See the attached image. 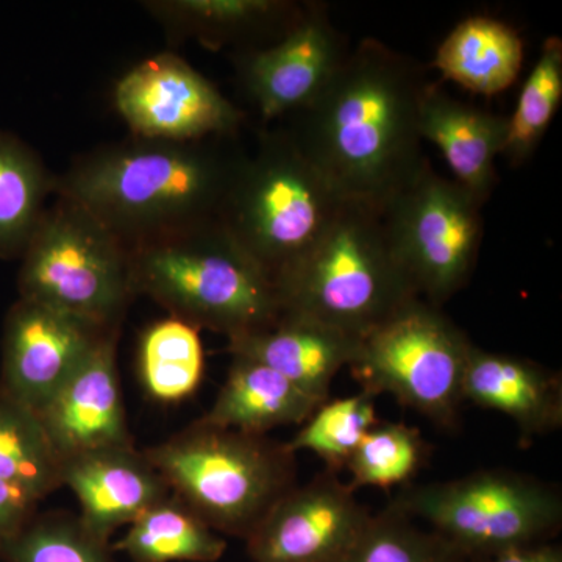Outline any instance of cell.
I'll list each match as a JSON object with an SVG mask.
<instances>
[{"instance_id":"14","label":"cell","mask_w":562,"mask_h":562,"mask_svg":"<svg viewBox=\"0 0 562 562\" xmlns=\"http://www.w3.org/2000/svg\"><path fill=\"white\" fill-rule=\"evenodd\" d=\"M346 55V44L328 18L312 10L302 13L279 43L244 52L239 77L262 120L271 121L308 106Z\"/></svg>"},{"instance_id":"19","label":"cell","mask_w":562,"mask_h":562,"mask_svg":"<svg viewBox=\"0 0 562 562\" xmlns=\"http://www.w3.org/2000/svg\"><path fill=\"white\" fill-rule=\"evenodd\" d=\"M419 131L422 139L441 150L453 180L480 202L486 201L495 183V160L505 149L508 117L475 109L427 85Z\"/></svg>"},{"instance_id":"3","label":"cell","mask_w":562,"mask_h":562,"mask_svg":"<svg viewBox=\"0 0 562 562\" xmlns=\"http://www.w3.org/2000/svg\"><path fill=\"white\" fill-rule=\"evenodd\" d=\"M128 258L135 295L199 331L239 338L280 317L271 277L220 221L133 247Z\"/></svg>"},{"instance_id":"9","label":"cell","mask_w":562,"mask_h":562,"mask_svg":"<svg viewBox=\"0 0 562 562\" xmlns=\"http://www.w3.org/2000/svg\"><path fill=\"white\" fill-rule=\"evenodd\" d=\"M472 346L439 306L413 299L361 339L347 369L361 391L391 395L438 427L454 428Z\"/></svg>"},{"instance_id":"27","label":"cell","mask_w":562,"mask_h":562,"mask_svg":"<svg viewBox=\"0 0 562 562\" xmlns=\"http://www.w3.org/2000/svg\"><path fill=\"white\" fill-rule=\"evenodd\" d=\"M376 420L375 397L360 390L322 403L284 446L292 454H316L327 471L339 473Z\"/></svg>"},{"instance_id":"5","label":"cell","mask_w":562,"mask_h":562,"mask_svg":"<svg viewBox=\"0 0 562 562\" xmlns=\"http://www.w3.org/2000/svg\"><path fill=\"white\" fill-rule=\"evenodd\" d=\"M172 495L222 536L246 541L295 486V454L268 436L199 419L144 450Z\"/></svg>"},{"instance_id":"13","label":"cell","mask_w":562,"mask_h":562,"mask_svg":"<svg viewBox=\"0 0 562 562\" xmlns=\"http://www.w3.org/2000/svg\"><path fill=\"white\" fill-rule=\"evenodd\" d=\"M111 333L120 330L18 299L3 324L0 391L38 413Z\"/></svg>"},{"instance_id":"7","label":"cell","mask_w":562,"mask_h":562,"mask_svg":"<svg viewBox=\"0 0 562 562\" xmlns=\"http://www.w3.org/2000/svg\"><path fill=\"white\" fill-rule=\"evenodd\" d=\"M391 505L465 561L553 541L562 527L561 492L506 469L408 486Z\"/></svg>"},{"instance_id":"12","label":"cell","mask_w":562,"mask_h":562,"mask_svg":"<svg viewBox=\"0 0 562 562\" xmlns=\"http://www.w3.org/2000/svg\"><path fill=\"white\" fill-rule=\"evenodd\" d=\"M349 483L325 469L292 486L246 539L254 562H342L371 520Z\"/></svg>"},{"instance_id":"8","label":"cell","mask_w":562,"mask_h":562,"mask_svg":"<svg viewBox=\"0 0 562 562\" xmlns=\"http://www.w3.org/2000/svg\"><path fill=\"white\" fill-rule=\"evenodd\" d=\"M21 260V299L121 330L136 297L128 249L87 210L57 195Z\"/></svg>"},{"instance_id":"25","label":"cell","mask_w":562,"mask_h":562,"mask_svg":"<svg viewBox=\"0 0 562 562\" xmlns=\"http://www.w3.org/2000/svg\"><path fill=\"white\" fill-rule=\"evenodd\" d=\"M136 371L151 401L162 405L187 401L205 375L201 331L172 316L154 322L140 333Z\"/></svg>"},{"instance_id":"28","label":"cell","mask_w":562,"mask_h":562,"mask_svg":"<svg viewBox=\"0 0 562 562\" xmlns=\"http://www.w3.org/2000/svg\"><path fill=\"white\" fill-rule=\"evenodd\" d=\"M428 458L420 430L401 422L376 420L347 462L350 486L391 490L406 486Z\"/></svg>"},{"instance_id":"24","label":"cell","mask_w":562,"mask_h":562,"mask_svg":"<svg viewBox=\"0 0 562 562\" xmlns=\"http://www.w3.org/2000/svg\"><path fill=\"white\" fill-rule=\"evenodd\" d=\"M55 194V177L31 146L0 131V260L22 258L47 199Z\"/></svg>"},{"instance_id":"16","label":"cell","mask_w":562,"mask_h":562,"mask_svg":"<svg viewBox=\"0 0 562 562\" xmlns=\"http://www.w3.org/2000/svg\"><path fill=\"white\" fill-rule=\"evenodd\" d=\"M61 486L80 505L79 519L102 541L172 494L157 469L135 446L95 450L61 462Z\"/></svg>"},{"instance_id":"10","label":"cell","mask_w":562,"mask_h":562,"mask_svg":"<svg viewBox=\"0 0 562 562\" xmlns=\"http://www.w3.org/2000/svg\"><path fill=\"white\" fill-rule=\"evenodd\" d=\"M482 205L428 165L384 209L392 251L422 301L441 308L468 284L482 246Z\"/></svg>"},{"instance_id":"1","label":"cell","mask_w":562,"mask_h":562,"mask_svg":"<svg viewBox=\"0 0 562 562\" xmlns=\"http://www.w3.org/2000/svg\"><path fill=\"white\" fill-rule=\"evenodd\" d=\"M425 88L409 58L362 40L288 133L344 201L383 213L430 165L419 131Z\"/></svg>"},{"instance_id":"6","label":"cell","mask_w":562,"mask_h":562,"mask_svg":"<svg viewBox=\"0 0 562 562\" xmlns=\"http://www.w3.org/2000/svg\"><path fill=\"white\" fill-rule=\"evenodd\" d=\"M344 203L290 133H271L251 157L239 158L217 221L276 281L312 249Z\"/></svg>"},{"instance_id":"22","label":"cell","mask_w":562,"mask_h":562,"mask_svg":"<svg viewBox=\"0 0 562 562\" xmlns=\"http://www.w3.org/2000/svg\"><path fill=\"white\" fill-rule=\"evenodd\" d=\"M166 31L205 46L241 43L265 32H286L301 11L277 0H168L144 3Z\"/></svg>"},{"instance_id":"33","label":"cell","mask_w":562,"mask_h":562,"mask_svg":"<svg viewBox=\"0 0 562 562\" xmlns=\"http://www.w3.org/2000/svg\"><path fill=\"white\" fill-rule=\"evenodd\" d=\"M465 562H562L560 543L542 542Z\"/></svg>"},{"instance_id":"17","label":"cell","mask_w":562,"mask_h":562,"mask_svg":"<svg viewBox=\"0 0 562 562\" xmlns=\"http://www.w3.org/2000/svg\"><path fill=\"white\" fill-rule=\"evenodd\" d=\"M462 398L512 419L524 443L560 430L562 425L560 373L475 344L465 364Z\"/></svg>"},{"instance_id":"11","label":"cell","mask_w":562,"mask_h":562,"mask_svg":"<svg viewBox=\"0 0 562 562\" xmlns=\"http://www.w3.org/2000/svg\"><path fill=\"white\" fill-rule=\"evenodd\" d=\"M114 105L132 136L195 143L232 135L243 113L190 63L162 52L128 70L114 88Z\"/></svg>"},{"instance_id":"20","label":"cell","mask_w":562,"mask_h":562,"mask_svg":"<svg viewBox=\"0 0 562 562\" xmlns=\"http://www.w3.org/2000/svg\"><path fill=\"white\" fill-rule=\"evenodd\" d=\"M322 403L268 366L232 357L227 379L202 419L247 435L268 436L276 428L302 425Z\"/></svg>"},{"instance_id":"21","label":"cell","mask_w":562,"mask_h":562,"mask_svg":"<svg viewBox=\"0 0 562 562\" xmlns=\"http://www.w3.org/2000/svg\"><path fill=\"white\" fill-rule=\"evenodd\" d=\"M524 61L519 33L505 22L468 18L438 47L432 66L464 90L495 95L512 87Z\"/></svg>"},{"instance_id":"15","label":"cell","mask_w":562,"mask_h":562,"mask_svg":"<svg viewBox=\"0 0 562 562\" xmlns=\"http://www.w3.org/2000/svg\"><path fill=\"white\" fill-rule=\"evenodd\" d=\"M117 336L120 333L106 336L36 413L61 461L133 446L117 369Z\"/></svg>"},{"instance_id":"26","label":"cell","mask_w":562,"mask_h":562,"mask_svg":"<svg viewBox=\"0 0 562 562\" xmlns=\"http://www.w3.org/2000/svg\"><path fill=\"white\" fill-rule=\"evenodd\" d=\"M61 462L38 414L0 391V480L43 502L61 487Z\"/></svg>"},{"instance_id":"32","label":"cell","mask_w":562,"mask_h":562,"mask_svg":"<svg viewBox=\"0 0 562 562\" xmlns=\"http://www.w3.org/2000/svg\"><path fill=\"white\" fill-rule=\"evenodd\" d=\"M41 502L0 480V558L40 513Z\"/></svg>"},{"instance_id":"29","label":"cell","mask_w":562,"mask_h":562,"mask_svg":"<svg viewBox=\"0 0 562 562\" xmlns=\"http://www.w3.org/2000/svg\"><path fill=\"white\" fill-rule=\"evenodd\" d=\"M562 101V41L550 36L520 91L516 110L508 117L502 157L519 166L531 157Z\"/></svg>"},{"instance_id":"2","label":"cell","mask_w":562,"mask_h":562,"mask_svg":"<svg viewBox=\"0 0 562 562\" xmlns=\"http://www.w3.org/2000/svg\"><path fill=\"white\" fill-rule=\"evenodd\" d=\"M239 158L205 140L131 139L80 157L55 195L77 203L128 250L220 220Z\"/></svg>"},{"instance_id":"30","label":"cell","mask_w":562,"mask_h":562,"mask_svg":"<svg viewBox=\"0 0 562 562\" xmlns=\"http://www.w3.org/2000/svg\"><path fill=\"white\" fill-rule=\"evenodd\" d=\"M342 562H465L435 532L390 505L372 514Z\"/></svg>"},{"instance_id":"23","label":"cell","mask_w":562,"mask_h":562,"mask_svg":"<svg viewBox=\"0 0 562 562\" xmlns=\"http://www.w3.org/2000/svg\"><path fill=\"white\" fill-rule=\"evenodd\" d=\"M113 549L133 562H216L227 541L171 494L128 525Z\"/></svg>"},{"instance_id":"31","label":"cell","mask_w":562,"mask_h":562,"mask_svg":"<svg viewBox=\"0 0 562 562\" xmlns=\"http://www.w3.org/2000/svg\"><path fill=\"white\" fill-rule=\"evenodd\" d=\"M110 542L92 535L79 516L36 514L2 554L5 562H111Z\"/></svg>"},{"instance_id":"4","label":"cell","mask_w":562,"mask_h":562,"mask_svg":"<svg viewBox=\"0 0 562 562\" xmlns=\"http://www.w3.org/2000/svg\"><path fill=\"white\" fill-rule=\"evenodd\" d=\"M280 316L361 339L417 297L379 211L346 202L312 249L273 281Z\"/></svg>"},{"instance_id":"18","label":"cell","mask_w":562,"mask_h":562,"mask_svg":"<svg viewBox=\"0 0 562 562\" xmlns=\"http://www.w3.org/2000/svg\"><path fill=\"white\" fill-rule=\"evenodd\" d=\"M360 339L302 317L280 316L269 327L228 339L232 357L261 362L319 402L330 398V387L349 368Z\"/></svg>"}]
</instances>
